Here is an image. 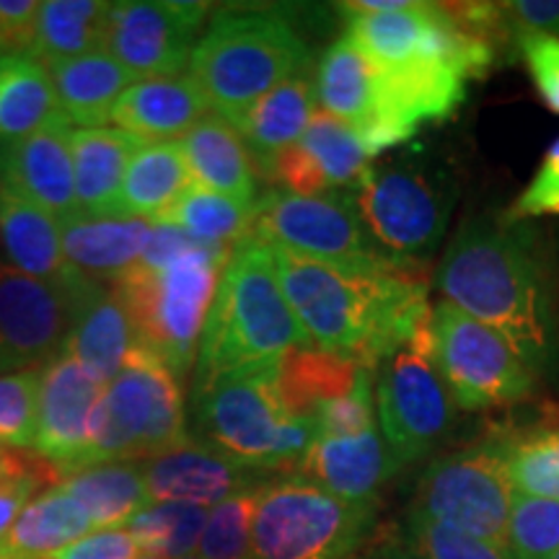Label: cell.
I'll use <instances>...</instances> for the list:
<instances>
[{"label": "cell", "mask_w": 559, "mask_h": 559, "mask_svg": "<svg viewBox=\"0 0 559 559\" xmlns=\"http://www.w3.org/2000/svg\"><path fill=\"white\" fill-rule=\"evenodd\" d=\"M254 215L257 202L236 200L192 185L158 223L185 228L187 234L205 243L239 247L243 239H249Z\"/></svg>", "instance_id": "37"}, {"label": "cell", "mask_w": 559, "mask_h": 559, "mask_svg": "<svg viewBox=\"0 0 559 559\" xmlns=\"http://www.w3.org/2000/svg\"><path fill=\"white\" fill-rule=\"evenodd\" d=\"M311 70V50L280 11H221L190 58L207 107L239 128L249 109L293 75Z\"/></svg>", "instance_id": "5"}, {"label": "cell", "mask_w": 559, "mask_h": 559, "mask_svg": "<svg viewBox=\"0 0 559 559\" xmlns=\"http://www.w3.org/2000/svg\"><path fill=\"white\" fill-rule=\"evenodd\" d=\"M138 544L124 528L94 531L70 547L55 551L45 559H135Z\"/></svg>", "instance_id": "48"}, {"label": "cell", "mask_w": 559, "mask_h": 559, "mask_svg": "<svg viewBox=\"0 0 559 559\" xmlns=\"http://www.w3.org/2000/svg\"><path fill=\"white\" fill-rule=\"evenodd\" d=\"M45 68L50 73L62 115L79 128H104L124 91L138 83L122 62L104 50Z\"/></svg>", "instance_id": "28"}, {"label": "cell", "mask_w": 559, "mask_h": 559, "mask_svg": "<svg viewBox=\"0 0 559 559\" xmlns=\"http://www.w3.org/2000/svg\"><path fill=\"white\" fill-rule=\"evenodd\" d=\"M39 11V0H0V52L5 58H32Z\"/></svg>", "instance_id": "46"}, {"label": "cell", "mask_w": 559, "mask_h": 559, "mask_svg": "<svg viewBox=\"0 0 559 559\" xmlns=\"http://www.w3.org/2000/svg\"><path fill=\"white\" fill-rule=\"evenodd\" d=\"M402 469L379 425L358 436L313 438L293 474L347 502H376L379 489Z\"/></svg>", "instance_id": "19"}, {"label": "cell", "mask_w": 559, "mask_h": 559, "mask_svg": "<svg viewBox=\"0 0 559 559\" xmlns=\"http://www.w3.org/2000/svg\"><path fill=\"white\" fill-rule=\"evenodd\" d=\"M280 362V360H277ZM277 362L243 368L192 389L190 438L247 469L293 474L317 438L313 419L293 417L277 386Z\"/></svg>", "instance_id": "4"}, {"label": "cell", "mask_w": 559, "mask_h": 559, "mask_svg": "<svg viewBox=\"0 0 559 559\" xmlns=\"http://www.w3.org/2000/svg\"><path fill=\"white\" fill-rule=\"evenodd\" d=\"M210 5L177 0H122L111 3L107 47L135 79L179 75L190 66Z\"/></svg>", "instance_id": "14"}, {"label": "cell", "mask_w": 559, "mask_h": 559, "mask_svg": "<svg viewBox=\"0 0 559 559\" xmlns=\"http://www.w3.org/2000/svg\"><path fill=\"white\" fill-rule=\"evenodd\" d=\"M143 148L117 128H79L70 135L75 200L81 215H122V185L130 160Z\"/></svg>", "instance_id": "26"}, {"label": "cell", "mask_w": 559, "mask_h": 559, "mask_svg": "<svg viewBox=\"0 0 559 559\" xmlns=\"http://www.w3.org/2000/svg\"><path fill=\"white\" fill-rule=\"evenodd\" d=\"M249 239L288 249L306 260L355 272L417 270L400 267L370 241L349 194H290L272 190L257 200Z\"/></svg>", "instance_id": "11"}, {"label": "cell", "mask_w": 559, "mask_h": 559, "mask_svg": "<svg viewBox=\"0 0 559 559\" xmlns=\"http://www.w3.org/2000/svg\"><path fill=\"white\" fill-rule=\"evenodd\" d=\"M515 487L495 438L432 461L417 481L412 513L506 547Z\"/></svg>", "instance_id": "12"}, {"label": "cell", "mask_w": 559, "mask_h": 559, "mask_svg": "<svg viewBox=\"0 0 559 559\" xmlns=\"http://www.w3.org/2000/svg\"><path fill=\"white\" fill-rule=\"evenodd\" d=\"M557 296H559V280H557Z\"/></svg>", "instance_id": "52"}, {"label": "cell", "mask_w": 559, "mask_h": 559, "mask_svg": "<svg viewBox=\"0 0 559 559\" xmlns=\"http://www.w3.org/2000/svg\"><path fill=\"white\" fill-rule=\"evenodd\" d=\"M192 187L179 143L143 145L130 160L122 185V215L158 223Z\"/></svg>", "instance_id": "34"}, {"label": "cell", "mask_w": 559, "mask_h": 559, "mask_svg": "<svg viewBox=\"0 0 559 559\" xmlns=\"http://www.w3.org/2000/svg\"><path fill=\"white\" fill-rule=\"evenodd\" d=\"M39 370L0 376V445L34 449Z\"/></svg>", "instance_id": "42"}, {"label": "cell", "mask_w": 559, "mask_h": 559, "mask_svg": "<svg viewBox=\"0 0 559 559\" xmlns=\"http://www.w3.org/2000/svg\"><path fill=\"white\" fill-rule=\"evenodd\" d=\"M495 443L506 456L508 477L515 492L531 498L559 500V425L547 423L531 428H502Z\"/></svg>", "instance_id": "36"}, {"label": "cell", "mask_w": 559, "mask_h": 559, "mask_svg": "<svg viewBox=\"0 0 559 559\" xmlns=\"http://www.w3.org/2000/svg\"><path fill=\"white\" fill-rule=\"evenodd\" d=\"M140 469L151 502H190L200 508H215L272 479L270 474L247 469L194 438L169 453L140 461Z\"/></svg>", "instance_id": "18"}, {"label": "cell", "mask_w": 559, "mask_h": 559, "mask_svg": "<svg viewBox=\"0 0 559 559\" xmlns=\"http://www.w3.org/2000/svg\"><path fill=\"white\" fill-rule=\"evenodd\" d=\"M58 487L88 510L94 528H124L132 515L151 506L143 469L135 461H102L70 472Z\"/></svg>", "instance_id": "31"}, {"label": "cell", "mask_w": 559, "mask_h": 559, "mask_svg": "<svg viewBox=\"0 0 559 559\" xmlns=\"http://www.w3.org/2000/svg\"><path fill=\"white\" fill-rule=\"evenodd\" d=\"M542 102L559 115V37L523 34L515 41Z\"/></svg>", "instance_id": "45"}, {"label": "cell", "mask_w": 559, "mask_h": 559, "mask_svg": "<svg viewBox=\"0 0 559 559\" xmlns=\"http://www.w3.org/2000/svg\"><path fill=\"white\" fill-rule=\"evenodd\" d=\"M190 440L185 391L148 349L135 347L96 409L88 464L145 461ZM86 464V466H88Z\"/></svg>", "instance_id": "8"}, {"label": "cell", "mask_w": 559, "mask_h": 559, "mask_svg": "<svg viewBox=\"0 0 559 559\" xmlns=\"http://www.w3.org/2000/svg\"><path fill=\"white\" fill-rule=\"evenodd\" d=\"M423 559H510L508 549L500 544L477 539L464 531L449 528L419 513H407L404 542Z\"/></svg>", "instance_id": "41"}, {"label": "cell", "mask_w": 559, "mask_h": 559, "mask_svg": "<svg viewBox=\"0 0 559 559\" xmlns=\"http://www.w3.org/2000/svg\"><path fill=\"white\" fill-rule=\"evenodd\" d=\"M192 185L202 190L228 194V198L257 202L254 158L243 143L241 132L218 115H205L181 140Z\"/></svg>", "instance_id": "27"}, {"label": "cell", "mask_w": 559, "mask_h": 559, "mask_svg": "<svg viewBox=\"0 0 559 559\" xmlns=\"http://www.w3.org/2000/svg\"><path fill=\"white\" fill-rule=\"evenodd\" d=\"M207 99L192 75H160L132 83L111 111L117 130L143 145L187 135L207 115Z\"/></svg>", "instance_id": "23"}, {"label": "cell", "mask_w": 559, "mask_h": 559, "mask_svg": "<svg viewBox=\"0 0 559 559\" xmlns=\"http://www.w3.org/2000/svg\"><path fill=\"white\" fill-rule=\"evenodd\" d=\"M370 158L358 132L317 109L298 143L275 160L270 181L304 198L326 190H355L370 171Z\"/></svg>", "instance_id": "17"}, {"label": "cell", "mask_w": 559, "mask_h": 559, "mask_svg": "<svg viewBox=\"0 0 559 559\" xmlns=\"http://www.w3.org/2000/svg\"><path fill=\"white\" fill-rule=\"evenodd\" d=\"M73 326L66 340V353L83 362L91 373L109 383L120 373L124 360L138 347L135 326L117 283L86 277L73 293Z\"/></svg>", "instance_id": "21"}, {"label": "cell", "mask_w": 559, "mask_h": 559, "mask_svg": "<svg viewBox=\"0 0 559 559\" xmlns=\"http://www.w3.org/2000/svg\"><path fill=\"white\" fill-rule=\"evenodd\" d=\"M0 254L5 264L73 296L86 283L66 260L60 221L0 185Z\"/></svg>", "instance_id": "22"}, {"label": "cell", "mask_w": 559, "mask_h": 559, "mask_svg": "<svg viewBox=\"0 0 559 559\" xmlns=\"http://www.w3.org/2000/svg\"><path fill=\"white\" fill-rule=\"evenodd\" d=\"M207 508L190 502H151L124 523V531L145 555L166 559H187L198 551Z\"/></svg>", "instance_id": "38"}, {"label": "cell", "mask_w": 559, "mask_h": 559, "mask_svg": "<svg viewBox=\"0 0 559 559\" xmlns=\"http://www.w3.org/2000/svg\"><path fill=\"white\" fill-rule=\"evenodd\" d=\"M436 285L443 300L498 332L536 379H557V277L534 223L469 218L440 257Z\"/></svg>", "instance_id": "1"}, {"label": "cell", "mask_w": 559, "mask_h": 559, "mask_svg": "<svg viewBox=\"0 0 559 559\" xmlns=\"http://www.w3.org/2000/svg\"><path fill=\"white\" fill-rule=\"evenodd\" d=\"M317 438H345L358 436L373 428L376 423V394H373V370L360 368L355 389L342 400L321 404L317 417Z\"/></svg>", "instance_id": "43"}, {"label": "cell", "mask_w": 559, "mask_h": 559, "mask_svg": "<svg viewBox=\"0 0 559 559\" xmlns=\"http://www.w3.org/2000/svg\"><path fill=\"white\" fill-rule=\"evenodd\" d=\"M432 340L438 370L459 409L510 407L536 391V376L519 353L449 300L432 306Z\"/></svg>", "instance_id": "13"}, {"label": "cell", "mask_w": 559, "mask_h": 559, "mask_svg": "<svg viewBox=\"0 0 559 559\" xmlns=\"http://www.w3.org/2000/svg\"><path fill=\"white\" fill-rule=\"evenodd\" d=\"M50 489L45 481L29 474H16V472H0V542L5 539L13 523L21 515L29 502L37 498L39 489Z\"/></svg>", "instance_id": "49"}, {"label": "cell", "mask_w": 559, "mask_h": 559, "mask_svg": "<svg viewBox=\"0 0 559 559\" xmlns=\"http://www.w3.org/2000/svg\"><path fill=\"white\" fill-rule=\"evenodd\" d=\"M349 198L389 262L425 270L451 218L453 192L443 177L415 164L370 166Z\"/></svg>", "instance_id": "9"}, {"label": "cell", "mask_w": 559, "mask_h": 559, "mask_svg": "<svg viewBox=\"0 0 559 559\" xmlns=\"http://www.w3.org/2000/svg\"><path fill=\"white\" fill-rule=\"evenodd\" d=\"M257 489L234 495L210 510L198 544V559H251V519H254Z\"/></svg>", "instance_id": "40"}, {"label": "cell", "mask_w": 559, "mask_h": 559, "mask_svg": "<svg viewBox=\"0 0 559 559\" xmlns=\"http://www.w3.org/2000/svg\"><path fill=\"white\" fill-rule=\"evenodd\" d=\"M66 122L47 68L34 58L3 55L0 58V151Z\"/></svg>", "instance_id": "29"}, {"label": "cell", "mask_w": 559, "mask_h": 559, "mask_svg": "<svg viewBox=\"0 0 559 559\" xmlns=\"http://www.w3.org/2000/svg\"><path fill=\"white\" fill-rule=\"evenodd\" d=\"M510 221H534L544 215H559V138L544 153L539 169L521 198L508 210Z\"/></svg>", "instance_id": "44"}, {"label": "cell", "mask_w": 559, "mask_h": 559, "mask_svg": "<svg viewBox=\"0 0 559 559\" xmlns=\"http://www.w3.org/2000/svg\"><path fill=\"white\" fill-rule=\"evenodd\" d=\"M153 223L130 215H73L60 223L62 251L70 267L91 280L117 283L138 267Z\"/></svg>", "instance_id": "24"}, {"label": "cell", "mask_w": 559, "mask_h": 559, "mask_svg": "<svg viewBox=\"0 0 559 559\" xmlns=\"http://www.w3.org/2000/svg\"><path fill=\"white\" fill-rule=\"evenodd\" d=\"M187 559H198V557H187Z\"/></svg>", "instance_id": "54"}, {"label": "cell", "mask_w": 559, "mask_h": 559, "mask_svg": "<svg viewBox=\"0 0 559 559\" xmlns=\"http://www.w3.org/2000/svg\"><path fill=\"white\" fill-rule=\"evenodd\" d=\"M502 5V16L513 39L523 34L559 37V0H510Z\"/></svg>", "instance_id": "47"}, {"label": "cell", "mask_w": 559, "mask_h": 559, "mask_svg": "<svg viewBox=\"0 0 559 559\" xmlns=\"http://www.w3.org/2000/svg\"><path fill=\"white\" fill-rule=\"evenodd\" d=\"M383 559H423V557L415 555V551H412L407 544H394V547L386 549Z\"/></svg>", "instance_id": "50"}, {"label": "cell", "mask_w": 559, "mask_h": 559, "mask_svg": "<svg viewBox=\"0 0 559 559\" xmlns=\"http://www.w3.org/2000/svg\"><path fill=\"white\" fill-rule=\"evenodd\" d=\"M236 247L210 243L160 267H132L117 280L135 326L138 347L164 362L181 383L194 370L202 330L221 272Z\"/></svg>", "instance_id": "6"}, {"label": "cell", "mask_w": 559, "mask_h": 559, "mask_svg": "<svg viewBox=\"0 0 559 559\" xmlns=\"http://www.w3.org/2000/svg\"><path fill=\"white\" fill-rule=\"evenodd\" d=\"M111 3L107 0H47L39 11L32 58L41 66L102 52L107 47Z\"/></svg>", "instance_id": "35"}, {"label": "cell", "mask_w": 559, "mask_h": 559, "mask_svg": "<svg viewBox=\"0 0 559 559\" xmlns=\"http://www.w3.org/2000/svg\"><path fill=\"white\" fill-rule=\"evenodd\" d=\"M376 502H347L296 474L257 489L251 559H353L376 528Z\"/></svg>", "instance_id": "7"}, {"label": "cell", "mask_w": 559, "mask_h": 559, "mask_svg": "<svg viewBox=\"0 0 559 559\" xmlns=\"http://www.w3.org/2000/svg\"><path fill=\"white\" fill-rule=\"evenodd\" d=\"M135 559H166V557H158V555H140Z\"/></svg>", "instance_id": "51"}, {"label": "cell", "mask_w": 559, "mask_h": 559, "mask_svg": "<svg viewBox=\"0 0 559 559\" xmlns=\"http://www.w3.org/2000/svg\"><path fill=\"white\" fill-rule=\"evenodd\" d=\"M70 124H55L0 151V185L60 223L79 215Z\"/></svg>", "instance_id": "20"}, {"label": "cell", "mask_w": 559, "mask_h": 559, "mask_svg": "<svg viewBox=\"0 0 559 559\" xmlns=\"http://www.w3.org/2000/svg\"><path fill=\"white\" fill-rule=\"evenodd\" d=\"M91 528L88 510L62 487H50L21 510L0 542V559H45L88 536Z\"/></svg>", "instance_id": "30"}, {"label": "cell", "mask_w": 559, "mask_h": 559, "mask_svg": "<svg viewBox=\"0 0 559 559\" xmlns=\"http://www.w3.org/2000/svg\"><path fill=\"white\" fill-rule=\"evenodd\" d=\"M73 326V298L0 262V376L45 368Z\"/></svg>", "instance_id": "16"}, {"label": "cell", "mask_w": 559, "mask_h": 559, "mask_svg": "<svg viewBox=\"0 0 559 559\" xmlns=\"http://www.w3.org/2000/svg\"><path fill=\"white\" fill-rule=\"evenodd\" d=\"M379 68L347 37H340L317 70V99L321 111L337 117L355 132L366 130L373 115Z\"/></svg>", "instance_id": "33"}, {"label": "cell", "mask_w": 559, "mask_h": 559, "mask_svg": "<svg viewBox=\"0 0 559 559\" xmlns=\"http://www.w3.org/2000/svg\"><path fill=\"white\" fill-rule=\"evenodd\" d=\"M506 549L510 559H551L559 551V500L515 492Z\"/></svg>", "instance_id": "39"}, {"label": "cell", "mask_w": 559, "mask_h": 559, "mask_svg": "<svg viewBox=\"0 0 559 559\" xmlns=\"http://www.w3.org/2000/svg\"><path fill=\"white\" fill-rule=\"evenodd\" d=\"M275 275L311 347L373 370L432 324L425 270L355 272L270 247Z\"/></svg>", "instance_id": "2"}, {"label": "cell", "mask_w": 559, "mask_h": 559, "mask_svg": "<svg viewBox=\"0 0 559 559\" xmlns=\"http://www.w3.org/2000/svg\"><path fill=\"white\" fill-rule=\"evenodd\" d=\"M317 75L304 70L249 109L236 130L241 132L260 177L270 179L275 160L298 143L317 115Z\"/></svg>", "instance_id": "25"}, {"label": "cell", "mask_w": 559, "mask_h": 559, "mask_svg": "<svg viewBox=\"0 0 559 559\" xmlns=\"http://www.w3.org/2000/svg\"><path fill=\"white\" fill-rule=\"evenodd\" d=\"M358 362L317 347H296L277 362V386L293 417L313 419L321 404L342 400L355 389Z\"/></svg>", "instance_id": "32"}, {"label": "cell", "mask_w": 559, "mask_h": 559, "mask_svg": "<svg viewBox=\"0 0 559 559\" xmlns=\"http://www.w3.org/2000/svg\"><path fill=\"white\" fill-rule=\"evenodd\" d=\"M296 347H311V340L280 290L270 247L243 239L221 272L192 370V389L236 370L272 366Z\"/></svg>", "instance_id": "3"}, {"label": "cell", "mask_w": 559, "mask_h": 559, "mask_svg": "<svg viewBox=\"0 0 559 559\" xmlns=\"http://www.w3.org/2000/svg\"><path fill=\"white\" fill-rule=\"evenodd\" d=\"M373 394L381 436L402 466L443 443L456 402L438 370L432 324L383 355L373 368Z\"/></svg>", "instance_id": "10"}, {"label": "cell", "mask_w": 559, "mask_h": 559, "mask_svg": "<svg viewBox=\"0 0 559 559\" xmlns=\"http://www.w3.org/2000/svg\"><path fill=\"white\" fill-rule=\"evenodd\" d=\"M551 559H559V551H557V555H555V557H551Z\"/></svg>", "instance_id": "53"}, {"label": "cell", "mask_w": 559, "mask_h": 559, "mask_svg": "<svg viewBox=\"0 0 559 559\" xmlns=\"http://www.w3.org/2000/svg\"><path fill=\"white\" fill-rule=\"evenodd\" d=\"M104 391L107 383L66 349L39 370L34 451L58 466L62 477L88 464Z\"/></svg>", "instance_id": "15"}]
</instances>
